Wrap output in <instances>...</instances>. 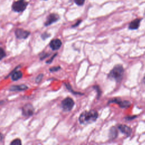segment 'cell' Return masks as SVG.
I'll return each mask as SVG.
<instances>
[{"mask_svg":"<svg viewBox=\"0 0 145 145\" xmlns=\"http://www.w3.org/2000/svg\"><path fill=\"white\" fill-rule=\"evenodd\" d=\"M12 145H21L22 144V142L20 139H16L11 142Z\"/></svg>","mask_w":145,"mask_h":145,"instance_id":"e0dca14e","label":"cell"},{"mask_svg":"<svg viewBox=\"0 0 145 145\" xmlns=\"http://www.w3.org/2000/svg\"><path fill=\"white\" fill-rule=\"evenodd\" d=\"M43 74H39V75L36 77V82H37V83L40 82L41 81H42V79H43Z\"/></svg>","mask_w":145,"mask_h":145,"instance_id":"44dd1931","label":"cell"},{"mask_svg":"<svg viewBox=\"0 0 145 145\" xmlns=\"http://www.w3.org/2000/svg\"><path fill=\"white\" fill-rule=\"evenodd\" d=\"M77 5L82 6L85 2V0H74Z\"/></svg>","mask_w":145,"mask_h":145,"instance_id":"d6986e66","label":"cell"},{"mask_svg":"<svg viewBox=\"0 0 145 145\" xmlns=\"http://www.w3.org/2000/svg\"><path fill=\"white\" fill-rule=\"evenodd\" d=\"M3 136L2 134L1 133H0V143H1V142L3 140Z\"/></svg>","mask_w":145,"mask_h":145,"instance_id":"4316f807","label":"cell"},{"mask_svg":"<svg viewBox=\"0 0 145 145\" xmlns=\"http://www.w3.org/2000/svg\"><path fill=\"white\" fill-rule=\"evenodd\" d=\"M94 88L95 89V90H96V92H97V93H98V99H99L100 98V95H101V94H102V91H101V90H100V88L99 86H94Z\"/></svg>","mask_w":145,"mask_h":145,"instance_id":"ac0fdd59","label":"cell"},{"mask_svg":"<svg viewBox=\"0 0 145 145\" xmlns=\"http://www.w3.org/2000/svg\"><path fill=\"white\" fill-rule=\"evenodd\" d=\"M141 20L142 19H139V18H137V19H136L134 20H133V21H132L129 25V28L130 29H132V30L138 29L140 26V23H141Z\"/></svg>","mask_w":145,"mask_h":145,"instance_id":"8fae6325","label":"cell"},{"mask_svg":"<svg viewBox=\"0 0 145 145\" xmlns=\"http://www.w3.org/2000/svg\"><path fill=\"white\" fill-rule=\"evenodd\" d=\"M143 82L145 83V76H144V77L143 78Z\"/></svg>","mask_w":145,"mask_h":145,"instance_id":"83f0119b","label":"cell"},{"mask_svg":"<svg viewBox=\"0 0 145 145\" xmlns=\"http://www.w3.org/2000/svg\"><path fill=\"white\" fill-rule=\"evenodd\" d=\"M74 104H75V103H74L73 99L69 97L64 99L61 102V106L62 109L65 112H69V111H71Z\"/></svg>","mask_w":145,"mask_h":145,"instance_id":"277c9868","label":"cell"},{"mask_svg":"<svg viewBox=\"0 0 145 145\" xmlns=\"http://www.w3.org/2000/svg\"><path fill=\"white\" fill-rule=\"evenodd\" d=\"M98 116V113L95 110L84 111L81 114L79 117V121L82 124H91L96 121Z\"/></svg>","mask_w":145,"mask_h":145,"instance_id":"6da1fadb","label":"cell"},{"mask_svg":"<svg viewBox=\"0 0 145 145\" xmlns=\"http://www.w3.org/2000/svg\"><path fill=\"white\" fill-rule=\"evenodd\" d=\"M59 17L58 14H54V13L51 14L48 16L47 20L44 24H45L46 26H49L52 23L57 22L59 20Z\"/></svg>","mask_w":145,"mask_h":145,"instance_id":"52a82bcc","label":"cell"},{"mask_svg":"<svg viewBox=\"0 0 145 145\" xmlns=\"http://www.w3.org/2000/svg\"><path fill=\"white\" fill-rule=\"evenodd\" d=\"M15 33H16V35L17 38L19 39H24L28 38L29 34H30V32L23 29L18 28L15 31Z\"/></svg>","mask_w":145,"mask_h":145,"instance_id":"ba28073f","label":"cell"},{"mask_svg":"<svg viewBox=\"0 0 145 145\" xmlns=\"http://www.w3.org/2000/svg\"><path fill=\"white\" fill-rule=\"evenodd\" d=\"M118 129L120 130V131L122 133L124 134H125L127 137H129L131 135V134L132 133V129L126 125H119L118 126Z\"/></svg>","mask_w":145,"mask_h":145,"instance_id":"9c48e42d","label":"cell"},{"mask_svg":"<svg viewBox=\"0 0 145 145\" xmlns=\"http://www.w3.org/2000/svg\"><path fill=\"white\" fill-rule=\"evenodd\" d=\"M81 22H82V20H78L76 24H74V25L72 26V27H77L79 25V24L81 23Z\"/></svg>","mask_w":145,"mask_h":145,"instance_id":"484cf974","label":"cell"},{"mask_svg":"<svg viewBox=\"0 0 145 145\" xmlns=\"http://www.w3.org/2000/svg\"><path fill=\"white\" fill-rule=\"evenodd\" d=\"M57 54V53H55V54L50 59H49V60L47 61L46 62L47 63V64H50V63H51L52 62V61L53 60V58H54L56 56Z\"/></svg>","mask_w":145,"mask_h":145,"instance_id":"cb8c5ba5","label":"cell"},{"mask_svg":"<svg viewBox=\"0 0 145 145\" xmlns=\"http://www.w3.org/2000/svg\"><path fill=\"white\" fill-rule=\"evenodd\" d=\"M28 2L25 0H18L14 2L12 5V9L16 12H22L26 9Z\"/></svg>","mask_w":145,"mask_h":145,"instance_id":"3957f363","label":"cell"},{"mask_svg":"<svg viewBox=\"0 0 145 145\" xmlns=\"http://www.w3.org/2000/svg\"><path fill=\"white\" fill-rule=\"evenodd\" d=\"M22 114L26 117L31 116L34 112V108L31 104H26L22 107Z\"/></svg>","mask_w":145,"mask_h":145,"instance_id":"8992f818","label":"cell"},{"mask_svg":"<svg viewBox=\"0 0 145 145\" xmlns=\"http://www.w3.org/2000/svg\"><path fill=\"white\" fill-rule=\"evenodd\" d=\"M49 54L48 53H42L40 54V59H42V60H43V59H44V58H46V57H47L48 56H49Z\"/></svg>","mask_w":145,"mask_h":145,"instance_id":"7402d4cb","label":"cell"},{"mask_svg":"<svg viewBox=\"0 0 145 145\" xmlns=\"http://www.w3.org/2000/svg\"><path fill=\"white\" fill-rule=\"evenodd\" d=\"M59 69H61V67L60 66H54V67H52V68H50L49 71L51 72H57L58 70H59Z\"/></svg>","mask_w":145,"mask_h":145,"instance_id":"ffe728a7","label":"cell"},{"mask_svg":"<svg viewBox=\"0 0 145 145\" xmlns=\"http://www.w3.org/2000/svg\"><path fill=\"white\" fill-rule=\"evenodd\" d=\"M62 46V42L59 39H53L49 43V46L53 51H56L60 48Z\"/></svg>","mask_w":145,"mask_h":145,"instance_id":"30bf717a","label":"cell"},{"mask_svg":"<svg viewBox=\"0 0 145 145\" xmlns=\"http://www.w3.org/2000/svg\"><path fill=\"white\" fill-rule=\"evenodd\" d=\"M112 103L117 104L121 108H128L131 105V102L128 100H122L120 98H113L110 99L108 102V104Z\"/></svg>","mask_w":145,"mask_h":145,"instance_id":"5b68a950","label":"cell"},{"mask_svg":"<svg viewBox=\"0 0 145 145\" xmlns=\"http://www.w3.org/2000/svg\"><path fill=\"white\" fill-rule=\"evenodd\" d=\"M28 89V87L24 84L14 85L10 88V91H24Z\"/></svg>","mask_w":145,"mask_h":145,"instance_id":"7c38bea8","label":"cell"},{"mask_svg":"<svg viewBox=\"0 0 145 145\" xmlns=\"http://www.w3.org/2000/svg\"><path fill=\"white\" fill-rule=\"evenodd\" d=\"M137 116H127V117H125V119H126V120H133V119L134 118H135Z\"/></svg>","mask_w":145,"mask_h":145,"instance_id":"d4e9b609","label":"cell"},{"mask_svg":"<svg viewBox=\"0 0 145 145\" xmlns=\"http://www.w3.org/2000/svg\"><path fill=\"white\" fill-rule=\"evenodd\" d=\"M124 73V69L121 65H116L111 70L108 74V78L111 79L115 80L117 82L121 81Z\"/></svg>","mask_w":145,"mask_h":145,"instance_id":"7a4b0ae2","label":"cell"},{"mask_svg":"<svg viewBox=\"0 0 145 145\" xmlns=\"http://www.w3.org/2000/svg\"><path fill=\"white\" fill-rule=\"evenodd\" d=\"M118 136V132L116 128V127L114 126H113L111 128L110 131H109V137L111 139H114L115 138H117V137Z\"/></svg>","mask_w":145,"mask_h":145,"instance_id":"4fadbf2b","label":"cell"},{"mask_svg":"<svg viewBox=\"0 0 145 145\" xmlns=\"http://www.w3.org/2000/svg\"><path fill=\"white\" fill-rule=\"evenodd\" d=\"M49 36H50V34H49V33H47V32H45V33H44L42 35V38H43V39L45 40V39H46L47 38H49Z\"/></svg>","mask_w":145,"mask_h":145,"instance_id":"603a6c76","label":"cell"},{"mask_svg":"<svg viewBox=\"0 0 145 145\" xmlns=\"http://www.w3.org/2000/svg\"><path fill=\"white\" fill-rule=\"evenodd\" d=\"M6 56V52L2 48L0 47V60Z\"/></svg>","mask_w":145,"mask_h":145,"instance_id":"2e32d148","label":"cell"},{"mask_svg":"<svg viewBox=\"0 0 145 145\" xmlns=\"http://www.w3.org/2000/svg\"><path fill=\"white\" fill-rule=\"evenodd\" d=\"M22 76H23V74L21 71L14 72L12 74V79L13 81H17L21 79Z\"/></svg>","mask_w":145,"mask_h":145,"instance_id":"5bb4252c","label":"cell"},{"mask_svg":"<svg viewBox=\"0 0 145 145\" xmlns=\"http://www.w3.org/2000/svg\"><path fill=\"white\" fill-rule=\"evenodd\" d=\"M65 86L66 87H67V88L68 89V90L70 91H71L72 93H73L74 94H79V95H83V94H81L80 92H75V91H74V90H73V89L72 88V87L71 86H70V85L69 84H68V83H65Z\"/></svg>","mask_w":145,"mask_h":145,"instance_id":"9a60e30c","label":"cell"}]
</instances>
